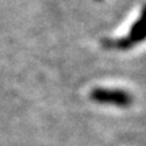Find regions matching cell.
I'll return each instance as SVG.
<instances>
[{
  "label": "cell",
  "instance_id": "cell-2",
  "mask_svg": "<svg viewBox=\"0 0 146 146\" xmlns=\"http://www.w3.org/2000/svg\"><path fill=\"white\" fill-rule=\"evenodd\" d=\"M89 99L96 104L115 106L120 108H126L133 104V96L125 89L119 88H94L89 94Z\"/></svg>",
  "mask_w": 146,
  "mask_h": 146
},
{
  "label": "cell",
  "instance_id": "cell-1",
  "mask_svg": "<svg viewBox=\"0 0 146 146\" xmlns=\"http://www.w3.org/2000/svg\"><path fill=\"white\" fill-rule=\"evenodd\" d=\"M143 12H142L139 18L137 19L130 27V31L126 36H119L116 39L112 38H106L102 39V46L106 47L107 50H129L131 47L138 45L139 42L145 39V26H143Z\"/></svg>",
  "mask_w": 146,
  "mask_h": 146
},
{
  "label": "cell",
  "instance_id": "cell-3",
  "mask_svg": "<svg viewBox=\"0 0 146 146\" xmlns=\"http://www.w3.org/2000/svg\"><path fill=\"white\" fill-rule=\"evenodd\" d=\"M96 1H102V0H96Z\"/></svg>",
  "mask_w": 146,
  "mask_h": 146
}]
</instances>
